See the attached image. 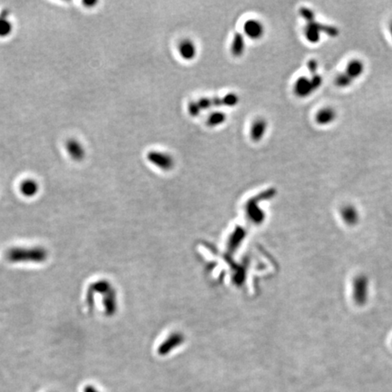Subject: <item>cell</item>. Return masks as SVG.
<instances>
[{"mask_svg":"<svg viewBox=\"0 0 392 392\" xmlns=\"http://www.w3.org/2000/svg\"><path fill=\"white\" fill-rule=\"evenodd\" d=\"M244 50H245L244 37H243V34L236 33L234 35L233 43H232V47H231L232 54L235 57H239V56H243Z\"/></svg>","mask_w":392,"mask_h":392,"instance_id":"obj_9","label":"cell"},{"mask_svg":"<svg viewBox=\"0 0 392 392\" xmlns=\"http://www.w3.org/2000/svg\"><path fill=\"white\" fill-rule=\"evenodd\" d=\"M197 102H198V105H199V107L201 108L202 111H203V110H208V109L213 108L212 98H200L199 100H197Z\"/></svg>","mask_w":392,"mask_h":392,"instance_id":"obj_19","label":"cell"},{"mask_svg":"<svg viewBox=\"0 0 392 392\" xmlns=\"http://www.w3.org/2000/svg\"><path fill=\"white\" fill-rule=\"evenodd\" d=\"M319 27H314L311 23L306 28V37L311 42H317L319 40Z\"/></svg>","mask_w":392,"mask_h":392,"instance_id":"obj_17","label":"cell"},{"mask_svg":"<svg viewBox=\"0 0 392 392\" xmlns=\"http://www.w3.org/2000/svg\"><path fill=\"white\" fill-rule=\"evenodd\" d=\"M48 252L42 246L33 247H14L6 252V259L10 262H33L42 263L47 261Z\"/></svg>","mask_w":392,"mask_h":392,"instance_id":"obj_1","label":"cell"},{"mask_svg":"<svg viewBox=\"0 0 392 392\" xmlns=\"http://www.w3.org/2000/svg\"><path fill=\"white\" fill-rule=\"evenodd\" d=\"M19 189H20L21 193L26 197H33L38 193L39 186H38V182H36L35 180L27 179V180H24L23 182L20 183Z\"/></svg>","mask_w":392,"mask_h":392,"instance_id":"obj_8","label":"cell"},{"mask_svg":"<svg viewBox=\"0 0 392 392\" xmlns=\"http://www.w3.org/2000/svg\"><path fill=\"white\" fill-rule=\"evenodd\" d=\"M267 122L263 118H258L252 123L251 127V138L253 142H260L267 130Z\"/></svg>","mask_w":392,"mask_h":392,"instance_id":"obj_7","label":"cell"},{"mask_svg":"<svg viewBox=\"0 0 392 392\" xmlns=\"http://www.w3.org/2000/svg\"><path fill=\"white\" fill-rule=\"evenodd\" d=\"M363 68H364V66L362 65V64L359 61H352L348 65L347 71H346V75H348L350 79H352L354 77H358V76L361 75Z\"/></svg>","mask_w":392,"mask_h":392,"instance_id":"obj_13","label":"cell"},{"mask_svg":"<svg viewBox=\"0 0 392 392\" xmlns=\"http://www.w3.org/2000/svg\"><path fill=\"white\" fill-rule=\"evenodd\" d=\"M150 163L163 171H170L174 167V160L171 154L159 151H151L147 154Z\"/></svg>","mask_w":392,"mask_h":392,"instance_id":"obj_2","label":"cell"},{"mask_svg":"<svg viewBox=\"0 0 392 392\" xmlns=\"http://www.w3.org/2000/svg\"><path fill=\"white\" fill-rule=\"evenodd\" d=\"M188 112L191 115V117H198L202 112L201 108L198 105L197 101H191V103L188 106Z\"/></svg>","mask_w":392,"mask_h":392,"instance_id":"obj_18","label":"cell"},{"mask_svg":"<svg viewBox=\"0 0 392 392\" xmlns=\"http://www.w3.org/2000/svg\"><path fill=\"white\" fill-rule=\"evenodd\" d=\"M320 83H321V77L319 76L316 77V79L313 80V82H311L306 77H301L295 83L294 91L297 95L304 97L312 93L313 89L315 88V86H318Z\"/></svg>","mask_w":392,"mask_h":392,"instance_id":"obj_3","label":"cell"},{"mask_svg":"<svg viewBox=\"0 0 392 392\" xmlns=\"http://www.w3.org/2000/svg\"><path fill=\"white\" fill-rule=\"evenodd\" d=\"M66 150L68 152V154L70 155L71 158L77 162L82 161L85 156L84 146L78 141L75 139L67 141Z\"/></svg>","mask_w":392,"mask_h":392,"instance_id":"obj_6","label":"cell"},{"mask_svg":"<svg viewBox=\"0 0 392 392\" xmlns=\"http://www.w3.org/2000/svg\"><path fill=\"white\" fill-rule=\"evenodd\" d=\"M243 32L248 38L257 40L263 36L264 27L262 23L257 19H249L243 25Z\"/></svg>","mask_w":392,"mask_h":392,"instance_id":"obj_4","label":"cell"},{"mask_svg":"<svg viewBox=\"0 0 392 392\" xmlns=\"http://www.w3.org/2000/svg\"><path fill=\"white\" fill-rule=\"evenodd\" d=\"M179 54L184 60H192L195 57L197 54V48L195 44L191 39H183L180 43L179 47Z\"/></svg>","mask_w":392,"mask_h":392,"instance_id":"obj_5","label":"cell"},{"mask_svg":"<svg viewBox=\"0 0 392 392\" xmlns=\"http://www.w3.org/2000/svg\"><path fill=\"white\" fill-rule=\"evenodd\" d=\"M12 32V23L10 19V12L4 10L0 14V38H6Z\"/></svg>","mask_w":392,"mask_h":392,"instance_id":"obj_11","label":"cell"},{"mask_svg":"<svg viewBox=\"0 0 392 392\" xmlns=\"http://www.w3.org/2000/svg\"><path fill=\"white\" fill-rule=\"evenodd\" d=\"M343 218L349 224H353L357 222L358 220V215L357 212L355 211L354 208L348 206L343 209Z\"/></svg>","mask_w":392,"mask_h":392,"instance_id":"obj_15","label":"cell"},{"mask_svg":"<svg viewBox=\"0 0 392 392\" xmlns=\"http://www.w3.org/2000/svg\"><path fill=\"white\" fill-rule=\"evenodd\" d=\"M334 118H335V112L332 108H323L318 113L316 120L321 125H326L333 121Z\"/></svg>","mask_w":392,"mask_h":392,"instance_id":"obj_12","label":"cell"},{"mask_svg":"<svg viewBox=\"0 0 392 392\" xmlns=\"http://www.w3.org/2000/svg\"><path fill=\"white\" fill-rule=\"evenodd\" d=\"M86 392H97L94 388H92V387H88L87 389H86Z\"/></svg>","mask_w":392,"mask_h":392,"instance_id":"obj_21","label":"cell"},{"mask_svg":"<svg viewBox=\"0 0 392 392\" xmlns=\"http://www.w3.org/2000/svg\"><path fill=\"white\" fill-rule=\"evenodd\" d=\"M351 79L347 75H341L337 78V84L340 86H346L350 84Z\"/></svg>","mask_w":392,"mask_h":392,"instance_id":"obj_20","label":"cell"},{"mask_svg":"<svg viewBox=\"0 0 392 392\" xmlns=\"http://www.w3.org/2000/svg\"><path fill=\"white\" fill-rule=\"evenodd\" d=\"M390 29H391V33H392V24H391V27H390Z\"/></svg>","mask_w":392,"mask_h":392,"instance_id":"obj_22","label":"cell"},{"mask_svg":"<svg viewBox=\"0 0 392 392\" xmlns=\"http://www.w3.org/2000/svg\"><path fill=\"white\" fill-rule=\"evenodd\" d=\"M367 280H365V278H359L355 281V299L357 300L359 304L364 303L365 300L367 299Z\"/></svg>","mask_w":392,"mask_h":392,"instance_id":"obj_10","label":"cell"},{"mask_svg":"<svg viewBox=\"0 0 392 392\" xmlns=\"http://www.w3.org/2000/svg\"><path fill=\"white\" fill-rule=\"evenodd\" d=\"M226 119H227L226 114L221 112V111H216V112L212 113L209 116L207 124H208V126H213V127L221 126L224 124V122L226 121Z\"/></svg>","mask_w":392,"mask_h":392,"instance_id":"obj_14","label":"cell"},{"mask_svg":"<svg viewBox=\"0 0 392 392\" xmlns=\"http://www.w3.org/2000/svg\"><path fill=\"white\" fill-rule=\"evenodd\" d=\"M222 103H223V107L233 108L239 103V96L236 93H227L224 97H222Z\"/></svg>","mask_w":392,"mask_h":392,"instance_id":"obj_16","label":"cell"}]
</instances>
